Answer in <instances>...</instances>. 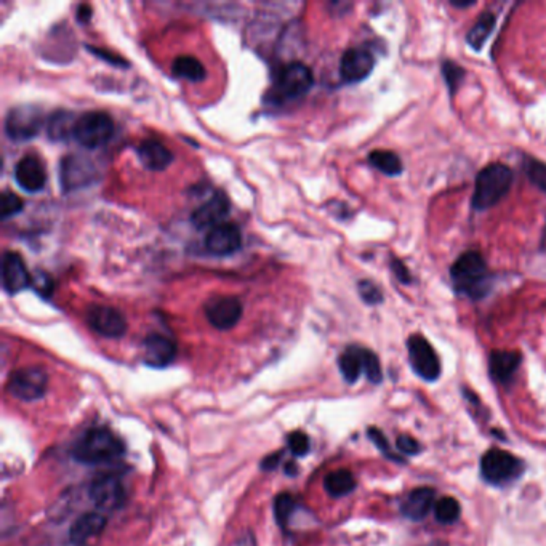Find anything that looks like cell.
Returning a JSON list of instances; mask_svg holds the SVG:
<instances>
[{
    "label": "cell",
    "instance_id": "1",
    "mask_svg": "<svg viewBox=\"0 0 546 546\" xmlns=\"http://www.w3.org/2000/svg\"><path fill=\"white\" fill-rule=\"evenodd\" d=\"M450 278L460 297L469 299L484 298L492 289V275L485 258L478 250H468L452 264Z\"/></svg>",
    "mask_w": 546,
    "mask_h": 546
},
{
    "label": "cell",
    "instance_id": "2",
    "mask_svg": "<svg viewBox=\"0 0 546 546\" xmlns=\"http://www.w3.org/2000/svg\"><path fill=\"white\" fill-rule=\"evenodd\" d=\"M125 447L113 431L106 428H92L75 440L73 457L84 465H101L119 458Z\"/></svg>",
    "mask_w": 546,
    "mask_h": 546
},
{
    "label": "cell",
    "instance_id": "3",
    "mask_svg": "<svg viewBox=\"0 0 546 546\" xmlns=\"http://www.w3.org/2000/svg\"><path fill=\"white\" fill-rule=\"evenodd\" d=\"M514 172L504 163H490L476 176L471 205L476 211H484L497 205L509 192Z\"/></svg>",
    "mask_w": 546,
    "mask_h": 546
},
{
    "label": "cell",
    "instance_id": "4",
    "mask_svg": "<svg viewBox=\"0 0 546 546\" xmlns=\"http://www.w3.org/2000/svg\"><path fill=\"white\" fill-rule=\"evenodd\" d=\"M524 473V463L518 457L502 449H490L480 458V474L485 483L504 485L519 479Z\"/></svg>",
    "mask_w": 546,
    "mask_h": 546
},
{
    "label": "cell",
    "instance_id": "5",
    "mask_svg": "<svg viewBox=\"0 0 546 546\" xmlns=\"http://www.w3.org/2000/svg\"><path fill=\"white\" fill-rule=\"evenodd\" d=\"M114 120L103 111H92L77 117L74 127V139L88 149H95L108 143L114 135Z\"/></svg>",
    "mask_w": 546,
    "mask_h": 546
},
{
    "label": "cell",
    "instance_id": "6",
    "mask_svg": "<svg viewBox=\"0 0 546 546\" xmlns=\"http://www.w3.org/2000/svg\"><path fill=\"white\" fill-rule=\"evenodd\" d=\"M314 84V74L306 64L292 61L282 66L274 77V92L282 99L304 97Z\"/></svg>",
    "mask_w": 546,
    "mask_h": 546
},
{
    "label": "cell",
    "instance_id": "7",
    "mask_svg": "<svg viewBox=\"0 0 546 546\" xmlns=\"http://www.w3.org/2000/svg\"><path fill=\"white\" fill-rule=\"evenodd\" d=\"M49 387V375L42 367L31 366L16 368L10 373L7 390L18 401L32 402L44 397Z\"/></svg>",
    "mask_w": 546,
    "mask_h": 546
},
{
    "label": "cell",
    "instance_id": "8",
    "mask_svg": "<svg viewBox=\"0 0 546 546\" xmlns=\"http://www.w3.org/2000/svg\"><path fill=\"white\" fill-rule=\"evenodd\" d=\"M44 125V113L39 106L21 104L10 109L5 117V133L11 141H27L37 137Z\"/></svg>",
    "mask_w": 546,
    "mask_h": 546
},
{
    "label": "cell",
    "instance_id": "9",
    "mask_svg": "<svg viewBox=\"0 0 546 546\" xmlns=\"http://www.w3.org/2000/svg\"><path fill=\"white\" fill-rule=\"evenodd\" d=\"M409 361L414 372L426 381H436L440 377V361L431 343L420 333L407 340Z\"/></svg>",
    "mask_w": 546,
    "mask_h": 546
},
{
    "label": "cell",
    "instance_id": "10",
    "mask_svg": "<svg viewBox=\"0 0 546 546\" xmlns=\"http://www.w3.org/2000/svg\"><path fill=\"white\" fill-rule=\"evenodd\" d=\"M85 321L93 332L104 338H120L127 332L125 316L106 304H90L85 309Z\"/></svg>",
    "mask_w": 546,
    "mask_h": 546
},
{
    "label": "cell",
    "instance_id": "11",
    "mask_svg": "<svg viewBox=\"0 0 546 546\" xmlns=\"http://www.w3.org/2000/svg\"><path fill=\"white\" fill-rule=\"evenodd\" d=\"M97 178V168L85 156L68 154L61 159L60 181L64 192L85 187Z\"/></svg>",
    "mask_w": 546,
    "mask_h": 546
},
{
    "label": "cell",
    "instance_id": "12",
    "mask_svg": "<svg viewBox=\"0 0 546 546\" xmlns=\"http://www.w3.org/2000/svg\"><path fill=\"white\" fill-rule=\"evenodd\" d=\"M242 303L237 297L216 295L211 297L204 306L207 321L218 330H229L242 317Z\"/></svg>",
    "mask_w": 546,
    "mask_h": 546
},
{
    "label": "cell",
    "instance_id": "13",
    "mask_svg": "<svg viewBox=\"0 0 546 546\" xmlns=\"http://www.w3.org/2000/svg\"><path fill=\"white\" fill-rule=\"evenodd\" d=\"M242 245V234L236 223H220L211 228L205 236V249L215 256H228L236 254Z\"/></svg>",
    "mask_w": 546,
    "mask_h": 546
},
{
    "label": "cell",
    "instance_id": "14",
    "mask_svg": "<svg viewBox=\"0 0 546 546\" xmlns=\"http://www.w3.org/2000/svg\"><path fill=\"white\" fill-rule=\"evenodd\" d=\"M375 68V56L367 49H349L343 53L340 61V75L346 84H357L366 80Z\"/></svg>",
    "mask_w": 546,
    "mask_h": 546
},
{
    "label": "cell",
    "instance_id": "15",
    "mask_svg": "<svg viewBox=\"0 0 546 546\" xmlns=\"http://www.w3.org/2000/svg\"><path fill=\"white\" fill-rule=\"evenodd\" d=\"M90 500L99 509L114 511L125 502V489L116 476L106 474L92 483Z\"/></svg>",
    "mask_w": 546,
    "mask_h": 546
},
{
    "label": "cell",
    "instance_id": "16",
    "mask_svg": "<svg viewBox=\"0 0 546 546\" xmlns=\"http://www.w3.org/2000/svg\"><path fill=\"white\" fill-rule=\"evenodd\" d=\"M32 284V275L20 254L16 252H5L2 258V285L8 295H16Z\"/></svg>",
    "mask_w": 546,
    "mask_h": 546
},
{
    "label": "cell",
    "instance_id": "17",
    "mask_svg": "<svg viewBox=\"0 0 546 546\" xmlns=\"http://www.w3.org/2000/svg\"><path fill=\"white\" fill-rule=\"evenodd\" d=\"M231 209L229 199L225 192L216 191L207 202L197 207L191 213V223L196 229H210L220 225L223 218H226Z\"/></svg>",
    "mask_w": 546,
    "mask_h": 546
},
{
    "label": "cell",
    "instance_id": "18",
    "mask_svg": "<svg viewBox=\"0 0 546 546\" xmlns=\"http://www.w3.org/2000/svg\"><path fill=\"white\" fill-rule=\"evenodd\" d=\"M15 181L23 191L39 192L46 183V170L35 156H25L15 166Z\"/></svg>",
    "mask_w": 546,
    "mask_h": 546
},
{
    "label": "cell",
    "instance_id": "19",
    "mask_svg": "<svg viewBox=\"0 0 546 546\" xmlns=\"http://www.w3.org/2000/svg\"><path fill=\"white\" fill-rule=\"evenodd\" d=\"M176 357V345L172 338L151 333L143 342V362L149 367H166Z\"/></svg>",
    "mask_w": 546,
    "mask_h": 546
},
{
    "label": "cell",
    "instance_id": "20",
    "mask_svg": "<svg viewBox=\"0 0 546 546\" xmlns=\"http://www.w3.org/2000/svg\"><path fill=\"white\" fill-rule=\"evenodd\" d=\"M108 519L103 513L99 511H92V513H85L79 516L74 521V524L70 526L69 538L74 545H84L88 540L98 537L99 533L104 531Z\"/></svg>",
    "mask_w": 546,
    "mask_h": 546
},
{
    "label": "cell",
    "instance_id": "21",
    "mask_svg": "<svg viewBox=\"0 0 546 546\" xmlns=\"http://www.w3.org/2000/svg\"><path fill=\"white\" fill-rule=\"evenodd\" d=\"M139 162L148 170L162 172L173 162V154L166 144L157 139H144L137 146Z\"/></svg>",
    "mask_w": 546,
    "mask_h": 546
},
{
    "label": "cell",
    "instance_id": "22",
    "mask_svg": "<svg viewBox=\"0 0 546 546\" xmlns=\"http://www.w3.org/2000/svg\"><path fill=\"white\" fill-rule=\"evenodd\" d=\"M368 351L370 349L362 348V346L351 345L342 352V356L338 357V367L345 381L352 385L359 380L362 373H366Z\"/></svg>",
    "mask_w": 546,
    "mask_h": 546
},
{
    "label": "cell",
    "instance_id": "23",
    "mask_svg": "<svg viewBox=\"0 0 546 546\" xmlns=\"http://www.w3.org/2000/svg\"><path fill=\"white\" fill-rule=\"evenodd\" d=\"M521 366V354L518 351H493L489 359V372L498 383L507 385L514 378Z\"/></svg>",
    "mask_w": 546,
    "mask_h": 546
},
{
    "label": "cell",
    "instance_id": "24",
    "mask_svg": "<svg viewBox=\"0 0 546 546\" xmlns=\"http://www.w3.org/2000/svg\"><path fill=\"white\" fill-rule=\"evenodd\" d=\"M434 503V490L430 487H418L409 493L402 502L401 511L410 521L425 519Z\"/></svg>",
    "mask_w": 546,
    "mask_h": 546
},
{
    "label": "cell",
    "instance_id": "25",
    "mask_svg": "<svg viewBox=\"0 0 546 546\" xmlns=\"http://www.w3.org/2000/svg\"><path fill=\"white\" fill-rule=\"evenodd\" d=\"M75 122H77V117L69 111H55L46 122V135L53 141H64L70 137L74 138Z\"/></svg>",
    "mask_w": 546,
    "mask_h": 546
},
{
    "label": "cell",
    "instance_id": "26",
    "mask_svg": "<svg viewBox=\"0 0 546 546\" xmlns=\"http://www.w3.org/2000/svg\"><path fill=\"white\" fill-rule=\"evenodd\" d=\"M495 23L497 15L493 13V11H484L466 34V44L471 46L474 51H479L485 45L487 40H489L493 29H495Z\"/></svg>",
    "mask_w": 546,
    "mask_h": 546
},
{
    "label": "cell",
    "instance_id": "27",
    "mask_svg": "<svg viewBox=\"0 0 546 546\" xmlns=\"http://www.w3.org/2000/svg\"><path fill=\"white\" fill-rule=\"evenodd\" d=\"M172 73L173 75L180 79H186L190 82H202L207 75L204 64L197 60L196 56L190 55H181L175 58L172 64Z\"/></svg>",
    "mask_w": 546,
    "mask_h": 546
},
{
    "label": "cell",
    "instance_id": "28",
    "mask_svg": "<svg viewBox=\"0 0 546 546\" xmlns=\"http://www.w3.org/2000/svg\"><path fill=\"white\" fill-rule=\"evenodd\" d=\"M324 489L333 498L349 495L356 489V479L348 469H337V471L327 474Z\"/></svg>",
    "mask_w": 546,
    "mask_h": 546
},
{
    "label": "cell",
    "instance_id": "29",
    "mask_svg": "<svg viewBox=\"0 0 546 546\" xmlns=\"http://www.w3.org/2000/svg\"><path fill=\"white\" fill-rule=\"evenodd\" d=\"M368 163L386 176H399L404 172L401 157L392 151L377 149L368 154Z\"/></svg>",
    "mask_w": 546,
    "mask_h": 546
},
{
    "label": "cell",
    "instance_id": "30",
    "mask_svg": "<svg viewBox=\"0 0 546 546\" xmlns=\"http://www.w3.org/2000/svg\"><path fill=\"white\" fill-rule=\"evenodd\" d=\"M434 514L440 524L450 526L455 524L461 514L460 503H458L454 497H442L434 507Z\"/></svg>",
    "mask_w": 546,
    "mask_h": 546
},
{
    "label": "cell",
    "instance_id": "31",
    "mask_svg": "<svg viewBox=\"0 0 546 546\" xmlns=\"http://www.w3.org/2000/svg\"><path fill=\"white\" fill-rule=\"evenodd\" d=\"M524 172L531 183L546 194V163L533 157H524Z\"/></svg>",
    "mask_w": 546,
    "mask_h": 546
},
{
    "label": "cell",
    "instance_id": "32",
    "mask_svg": "<svg viewBox=\"0 0 546 546\" xmlns=\"http://www.w3.org/2000/svg\"><path fill=\"white\" fill-rule=\"evenodd\" d=\"M440 70H442L444 80H445V84H447L450 93L454 95V93L458 90V88H460V85L463 84V80H465V77H466L465 68H461L460 64H457L450 60H445L442 63V66H440Z\"/></svg>",
    "mask_w": 546,
    "mask_h": 546
},
{
    "label": "cell",
    "instance_id": "33",
    "mask_svg": "<svg viewBox=\"0 0 546 546\" xmlns=\"http://www.w3.org/2000/svg\"><path fill=\"white\" fill-rule=\"evenodd\" d=\"M293 511H295V500H293V497L290 493H280L274 502V516L280 527L287 526Z\"/></svg>",
    "mask_w": 546,
    "mask_h": 546
},
{
    "label": "cell",
    "instance_id": "34",
    "mask_svg": "<svg viewBox=\"0 0 546 546\" xmlns=\"http://www.w3.org/2000/svg\"><path fill=\"white\" fill-rule=\"evenodd\" d=\"M357 292H359L362 302H366L370 306H375V304H380L383 302V292H381V289L375 282L368 279L357 282Z\"/></svg>",
    "mask_w": 546,
    "mask_h": 546
},
{
    "label": "cell",
    "instance_id": "35",
    "mask_svg": "<svg viewBox=\"0 0 546 546\" xmlns=\"http://www.w3.org/2000/svg\"><path fill=\"white\" fill-rule=\"evenodd\" d=\"M23 207H25V204H23L20 196H16L15 192H11L8 190L2 192V218L4 220H8L10 216L20 213Z\"/></svg>",
    "mask_w": 546,
    "mask_h": 546
},
{
    "label": "cell",
    "instance_id": "36",
    "mask_svg": "<svg viewBox=\"0 0 546 546\" xmlns=\"http://www.w3.org/2000/svg\"><path fill=\"white\" fill-rule=\"evenodd\" d=\"M289 449L293 455L303 457L309 452V438L303 431H293L287 438Z\"/></svg>",
    "mask_w": 546,
    "mask_h": 546
},
{
    "label": "cell",
    "instance_id": "37",
    "mask_svg": "<svg viewBox=\"0 0 546 546\" xmlns=\"http://www.w3.org/2000/svg\"><path fill=\"white\" fill-rule=\"evenodd\" d=\"M368 438L373 440L375 445H377V447H378L381 452H383V454H385L387 458H391V460H395V461H401V463L404 461V458L397 457V455L395 454V452H392V450L390 449V444H387V440H386V438L383 436V433L378 431L377 428H370V430H368Z\"/></svg>",
    "mask_w": 546,
    "mask_h": 546
},
{
    "label": "cell",
    "instance_id": "38",
    "mask_svg": "<svg viewBox=\"0 0 546 546\" xmlns=\"http://www.w3.org/2000/svg\"><path fill=\"white\" fill-rule=\"evenodd\" d=\"M31 287L35 292L40 293L42 297H50L51 292H53V280L49 274L37 273V274L32 275Z\"/></svg>",
    "mask_w": 546,
    "mask_h": 546
},
{
    "label": "cell",
    "instance_id": "39",
    "mask_svg": "<svg viewBox=\"0 0 546 546\" xmlns=\"http://www.w3.org/2000/svg\"><path fill=\"white\" fill-rule=\"evenodd\" d=\"M87 50H88V51H92L95 56L101 58V60L108 61V63H111V64H114V66H122V68H127V66H128V63H127L125 60H123L122 56L116 55V53H111V51H108V50L98 49V46H93V45H87Z\"/></svg>",
    "mask_w": 546,
    "mask_h": 546
},
{
    "label": "cell",
    "instance_id": "40",
    "mask_svg": "<svg viewBox=\"0 0 546 546\" xmlns=\"http://www.w3.org/2000/svg\"><path fill=\"white\" fill-rule=\"evenodd\" d=\"M391 271H392V274L396 275V279L401 282V284H405V285L412 284V280H414L412 274H410L409 268L405 266L404 261L399 260V258H391Z\"/></svg>",
    "mask_w": 546,
    "mask_h": 546
},
{
    "label": "cell",
    "instance_id": "41",
    "mask_svg": "<svg viewBox=\"0 0 546 546\" xmlns=\"http://www.w3.org/2000/svg\"><path fill=\"white\" fill-rule=\"evenodd\" d=\"M396 445H397V449L401 450L404 455H416L421 450L420 444L416 442L414 438L407 436V434H404V436H399Z\"/></svg>",
    "mask_w": 546,
    "mask_h": 546
},
{
    "label": "cell",
    "instance_id": "42",
    "mask_svg": "<svg viewBox=\"0 0 546 546\" xmlns=\"http://www.w3.org/2000/svg\"><path fill=\"white\" fill-rule=\"evenodd\" d=\"M280 458H282V452H275L273 455H268L261 461V469H264V471H273V469L279 466Z\"/></svg>",
    "mask_w": 546,
    "mask_h": 546
},
{
    "label": "cell",
    "instance_id": "43",
    "mask_svg": "<svg viewBox=\"0 0 546 546\" xmlns=\"http://www.w3.org/2000/svg\"><path fill=\"white\" fill-rule=\"evenodd\" d=\"M75 18H77L80 23H88V21H90L92 20V7H90V5H87V4L79 5L77 13H75Z\"/></svg>",
    "mask_w": 546,
    "mask_h": 546
},
{
    "label": "cell",
    "instance_id": "44",
    "mask_svg": "<svg viewBox=\"0 0 546 546\" xmlns=\"http://www.w3.org/2000/svg\"><path fill=\"white\" fill-rule=\"evenodd\" d=\"M452 5H454V7L455 8H469V7H474V2L473 4H469V2H463V4H460V2H450Z\"/></svg>",
    "mask_w": 546,
    "mask_h": 546
},
{
    "label": "cell",
    "instance_id": "45",
    "mask_svg": "<svg viewBox=\"0 0 546 546\" xmlns=\"http://www.w3.org/2000/svg\"><path fill=\"white\" fill-rule=\"evenodd\" d=\"M287 469H285V471L287 473H289L290 476H293V474H297V465H295V463H293V461H289V463H287Z\"/></svg>",
    "mask_w": 546,
    "mask_h": 546
}]
</instances>
